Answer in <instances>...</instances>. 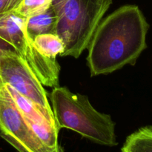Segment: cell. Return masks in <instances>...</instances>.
I'll return each instance as SVG.
<instances>
[{
  "mask_svg": "<svg viewBox=\"0 0 152 152\" xmlns=\"http://www.w3.org/2000/svg\"><path fill=\"white\" fill-rule=\"evenodd\" d=\"M0 80L32 101L45 118L58 128L43 85L16 52L3 50L0 53Z\"/></svg>",
  "mask_w": 152,
  "mask_h": 152,
  "instance_id": "cell-5",
  "label": "cell"
},
{
  "mask_svg": "<svg viewBox=\"0 0 152 152\" xmlns=\"http://www.w3.org/2000/svg\"><path fill=\"white\" fill-rule=\"evenodd\" d=\"M22 0H0V13L11 11L17 8Z\"/></svg>",
  "mask_w": 152,
  "mask_h": 152,
  "instance_id": "cell-11",
  "label": "cell"
},
{
  "mask_svg": "<svg viewBox=\"0 0 152 152\" xmlns=\"http://www.w3.org/2000/svg\"><path fill=\"white\" fill-rule=\"evenodd\" d=\"M149 27L134 4L122 6L99 22L88 45L91 75L108 74L126 65H135L147 48Z\"/></svg>",
  "mask_w": 152,
  "mask_h": 152,
  "instance_id": "cell-1",
  "label": "cell"
},
{
  "mask_svg": "<svg viewBox=\"0 0 152 152\" xmlns=\"http://www.w3.org/2000/svg\"><path fill=\"white\" fill-rule=\"evenodd\" d=\"M56 16L51 5L43 12L26 19L25 30L32 40L40 34L56 33Z\"/></svg>",
  "mask_w": 152,
  "mask_h": 152,
  "instance_id": "cell-7",
  "label": "cell"
},
{
  "mask_svg": "<svg viewBox=\"0 0 152 152\" xmlns=\"http://www.w3.org/2000/svg\"><path fill=\"white\" fill-rule=\"evenodd\" d=\"M51 1L52 0H22L15 10L27 19L47 10L51 5Z\"/></svg>",
  "mask_w": 152,
  "mask_h": 152,
  "instance_id": "cell-10",
  "label": "cell"
},
{
  "mask_svg": "<svg viewBox=\"0 0 152 152\" xmlns=\"http://www.w3.org/2000/svg\"><path fill=\"white\" fill-rule=\"evenodd\" d=\"M112 0H52L56 33L65 45L62 56L78 58L109 8Z\"/></svg>",
  "mask_w": 152,
  "mask_h": 152,
  "instance_id": "cell-3",
  "label": "cell"
},
{
  "mask_svg": "<svg viewBox=\"0 0 152 152\" xmlns=\"http://www.w3.org/2000/svg\"><path fill=\"white\" fill-rule=\"evenodd\" d=\"M26 18L15 10L0 13V37L10 43L43 86L57 87L60 66L56 58L41 54L25 30Z\"/></svg>",
  "mask_w": 152,
  "mask_h": 152,
  "instance_id": "cell-4",
  "label": "cell"
},
{
  "mask_svg": "<svg viewBox=\"0 0 152 152\" xmlns=\"http://www.w3.org/2000/svg\"><path fill=\"white\" fill-rule=\"evenodd\" d=\"M34 46L41 54L49 58L62 56L65 50V45L60 37L54 34H40L33 40Z\"/></svg>",
  "mask_w": 152,
  "mask_h": 152,
  "instance_id": "cell-9",
  "label": "cell"
},
{
  "mask_svg": "<svg viewBox=\"0 0 152 152\" xmlns=\"http://www.w3.org/2000/svg\"><path fill=\"white\" fill-rule=\"evenodd\" d=\"M50 99L59 129H71L99 145L112 147L118 144L111 116L96 111L88 96L73 94L66 87H54Z\"/></svg>",
  "mask_w": 152,
  "mask_h": 152,
  "instance_id": "cell-2",
  "label": "cell"
},
{
  "mask_svg": "<svg viewBox=\"0 0 152 152\" xmlns=\"http://www.w3.org/2000/svg\"><path fill=\"white\" fill-rule=\"evenodd\" d=\"M3 50H12V51L16 52L14 48L10 43L0 37V53Z\"/></svg>",
  "mask_w": 152,
  "mask_h": 152,
  "instance_id": "cell-12",
  "label": "cell"
},
{
  "mask_svg": "<svg viewBox=\"0 0 152 152\" xmlns=\"http://www.w3.org/2000/svg\"><path fill=\"white\" fill-rule=\"evenodd\" d=\"M121 152H152V126L140 128L129 135Z\"/></svg>",
  "mask_w": 152,
  "mask_h": 152,
  "instance_id": "cell-8",
  "label": "cell"
},
{
  "mask_svg": "<svg viewBox=\"0 0 152 152\" xmlns=\"http://www.w3.org/2000/svg\"><path fill=\"white\" fill-rule=\"evenodd\" d=\"M0 137L19 152H50L31 130L0 80Z\"/></svg>",
  "mask_w": 152,
  "mask_h": 152,
  "instance_id": "cell-6",
  "label": "cell"
}]
</instances>
